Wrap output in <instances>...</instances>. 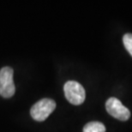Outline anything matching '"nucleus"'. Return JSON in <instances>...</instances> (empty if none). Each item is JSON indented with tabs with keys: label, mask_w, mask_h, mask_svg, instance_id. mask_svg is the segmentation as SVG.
Wrapping results in <instances>:
<instances>
[{
	"label": "nucleus",
	"mask_w": 132,
	"mask_h": 132,
	"mask_svg": "<svg viewBox=\"0 0 132 132\" xmlns=\"http://www.w3.org/2000/svg\"><path fill=\"white\" fill-rule=\"evenodd\" d=\"M105 109L111 116L120 121H127L130 117V112L117 98H109L105 103Z\"/></svg>",
	"instance_id": "20e7f679"
},
{
	"label": "nucleus",
	"mask_w": 132,
	"mask_h": 132,
	"mask_svg": "<svg viewBox=\"0 0 132 132\" xmlns=\"http://www.w3.org/2000/svg\"><path fill=\"white\" fill-rule=\"evenodd\" d=\"M65 98L70 104L79 105L82 104L86 98L85 89L76 81H68L64 87Z\"/></svg>",
	"instance_id": "f03ea898"
},
{
	"label": "nucleus",
	"mask_w": 132,
	"mask_h": 132,
	"mask_svg": "<svg viewBox=\"0 0 132 132\" xmlns=\"http://www.w3.org/2000/svg\"><path fill=\"white\" fill-rule=\"evenodd\" d=\"M14 71L10 67H4L0 70V95L4 98H10L15 94V88L13 81Z\"/></svg>",
	"instance_id": "7ed1b4c3"
},
{
	"label": "nucleus",
	"mask_w": 132,
	"mask_h": 132,
	"mask_svg": "<svg viewBox=\"0 0 132 132\" xmlns=\"http://www.w3.org/2000/svg\"><path fill=\"white\" fill-rule=\"evenodd\" d=\"M56 108V103L52 99H42L34 104L30 110V114L34 120L42 122L51 115Z\"/></svg>",
	"instance_id": "f257e3e1"
},
{
	"label": "nucleus",
	"mask_w": 132,
	"mask_h": 132,
	"mask_svg": "<svg viewBox=\"0 0 132 132\" xmlns=\"http://www.w3.org/2000/svg\"><path fill=\"white\" fill-rule=\"evenodd\" d=\"M123 43L125 49L132 57V34H126L123 37Z\"/></svg>",
	"instance_id": "423d86ee"
},
{
	"label": "nucleus",
	"mask_w": 132,
	"mask_h": 132,
	"mask_svg": "<svg viewBox=\"0 0 132 132\" xmlns=\"http://www.w3.org/2000/svg\"><path fill=\"white\" fill-rule=\"evenodd\" d=\"M83 132H105V127L102 123L94 121L84 126Z\"/></svg>",
	"instance_id": "39448f33"
}]
</instances>
